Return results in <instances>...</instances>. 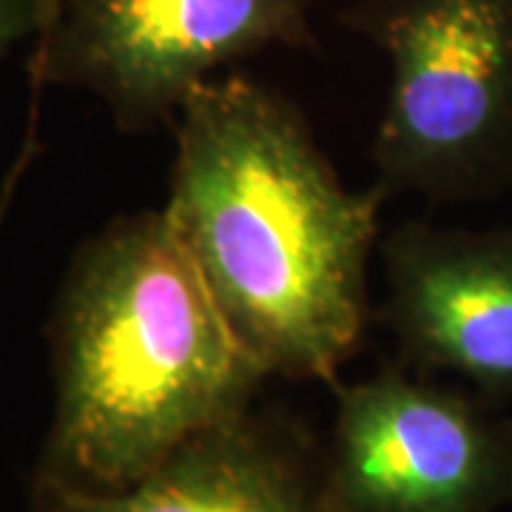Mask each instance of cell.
I'll return each instance as SVG.
<instances>
[{
    "label": "cell",
    "mask_w": 512,
    "mask_h": 512,
    "mask_svg": "<svg viewBox=\"0 0 512 512\" xmlns=\"http://www.w3.org/2000/svg\"><path fill=\"white\" fill-rule=\"evenodd\" d=\"M163 214L239 345L268 376L342 382L370 322L387 194L339 180L291 97L211 77L174 120Z\"/></svg>",
    "instance_id": "1"
},
{
    "label": "cell",
    "mask_w": 512,
    "mask_h": 512,
    "mask_svg": "<svg viewBox=\"0 0 512 512\" xmlns=\"http://www.w3.org/2000/svg\"><path fill=\"white\" fill-rule=\"evenodd\" d=\"M55 413L35 478L114 493L254 407L271 376L239 345L163 211L111 220L60 282Z\"/></svg>",
    "instance_id": "2"
},
{
    "label": "cell",
    "mask_w": 512,
    "mask_h": 512,
    "mask_svg": "<svg viewBox=\"0 0 512 512\" xmlns=\"http://www.w3.org/2000/svg\"><path fill=\"white\" fill-rule=\"evenodd\" d=\"M339 18L390 63L370 143L384 194L501 197L512 185V0H356Z\"/></svg>",
    "instance_id": "3"
},
{
    "label": "cell",
    "mask_w": 512,
    "mask_h": 512,
    "mask_svg": "<svg viewBox=\"0 0 512 512\" xmlns=\"http://www.w3.org/2000/svg\"><path fill=\"white\" fill-rule=\"evenodd\" d=\"M322 495L328 512H501L512 421L498 404L404 362L339 382Z\"/></svg>",
    "instance_id": "4"
},
{
    "label": "cell",
    "mask_w": 512,
    "mask_h": 512,
    "mask_svg": "<svg viewBox=\"0 0 512 512\" xmlns=\"http://www.w3.org/2000/svg\"><path fill=\"white\" fill-rule=\"evenodd\" d=\"M274 46H313L311 0H63L32 52L46 83L94 94L120 131L174 126L214 74Z\"/></svg>",
    "instance_id": "5"
},
{
    "label": "cell",
    "mask_w": 512,
    "mask_h": 512,
    "mask_svg": "<svg viewBox=\"0 0 512 512\" xmlns=\"http://www.w3.org/2000/svg\"><path fill=\"white\" fill-rule=\"evenodd\" d=\"M376 319L399 362L453 376L481 399H512V225L402 222L382 239Z\"/></svg>",
    "instance_id": "6"
},
{
    "label": "cell",
    "mask_w": 512,
    "mask_h": 512,
    "mask_svg": "<svg viewBox=\"0 0 512 512\" xmlns=\"http://www.w3.org/2000/svg\"><path fill=\"white\" fill-rule=\"evenodd\" d=\"M32 512H328L322 458L299 430L254 407L185 439L114 493L32 481Z\"/></svg>",
    "instance_id": "7"
},
{
    "label": "cell",
    "mask_w": 512,
    "mask_h": 512,
    "mask_svg": "<svg viewBox=\"0 0 512 512\" xmlns=\"http://www.w3.org/2000/svg\"><path fill=\"white\" fill-rule=\"evenodd\" d=\"M43 29V0H0V60L20 40L40 35Z\"/></svg>",
    "instance_id": "8"
},
{
    "label": "cell",
    "mask_w": 512,
    "mask_h": 512,
    "mask_svg": "<svg viewBox=\"0 0 512 512\" xmlns=\"http://www.w3.org/2000/svg\"><path fill=\"white\" fill-rule=\"evenodd\" d=\"M60 9H63V0H43V29H40V35L37 40H43V37L52 32V26H55L57 15H60ZM35 40V43H37Z\"/></svg>",
    "instance_id": "9"
}]
</instances>
